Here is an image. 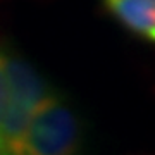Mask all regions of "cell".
Returning a JSON list of instances; mask_svg holds the SVG:
<instances>
[{
    "instance_id": "obj_1",
    "label": "cell",
    "mask_w": 155,
    "mask_h": 155,
    "mask_svg": "<svg viewBox=\"0 0 155 155\" xmlns=\"http://www.w3.org/2000/svg\"><path fill=\"white\" fill-rule=\"evenodd\" d=\"M7 78V109L0 129V155H19L29 122L57 90L22 57L0 50Z\"/></svg>"
},
{
    "instance_id": "obj_2",
    "label": "cell",
    "mask_w": 155,
    "mask_h": 155,
    "mask_svg": "<svg viewBox=\"0 0 155 155\" xmlns=\"http://www.w3.org/2000/svg\"><path fill=\"white\" fill-rule=\"evenodd\" d=\"M81 143V122L55 91L33 116L19 155H79Z\"/></svg>"
},
{
    "instance_id": "obj_3",
    "label": "cell",
    "mask_w": 155,
    "mask_h": 155,
    "mask_svg": "<svg viewBox=\"0 0 155 155\" xmlns=\"http://www.w3.org/2000/svg\"><path fill=\"white\" fill-rule=\"evenodd\" d=\"M102 4L127 31L155 43V0H102Z\"/></svg>"
},
{
    "instance_id": "obj_4",
    "label": "cell",
    "mask_w": 155,
    "mask_h": 155,
    "mask_svg": "<svg viewBox=\"0 0 155 155\" xmlns=\"http://www.w3.org/2000/svg\"><path fill=\"white\" fill-rule=\"evenodd\" d=\"M7 109V78L4 71V64H2V55H0V129H2V122L5 116Z\"/></svg>"
}]
</instances>
